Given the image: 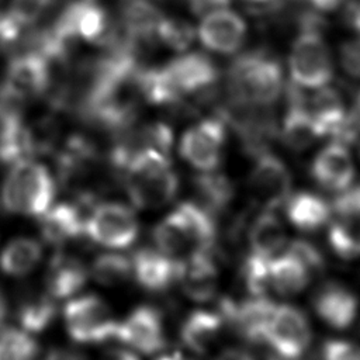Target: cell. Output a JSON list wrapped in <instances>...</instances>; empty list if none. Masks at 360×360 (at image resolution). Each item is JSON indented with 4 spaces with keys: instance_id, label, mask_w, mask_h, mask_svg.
<instances>
[{
    "instance_id": "cell-40",
    "label": "cell",
    "mask_w": 360,
    "mask_h": 360,
    "mask_svg": "<svg viewBox=\"0 0 360 360\" xmlns=\"http://www.w3.org/2000/svg\"><path fill=\"white\" fill-rule=\"evenodd\" d=\"M232 0H186L188 10L195 15H205L211 11L226 8Z\"/></svg>"
},
{
    "instance_id": "cell-13",
    "label": "cell",
    "mask_w": 360,
    "mask_h": 360,
    "mask_svg": "<svg viewBox=\"0 0 360 360\" xmlns=\"http://www.w3.org/2000/svg\"><path fill=\"white\" fill-rule=\"evenodd\" d=\"M276 304L267 297H250L239 304L232 300H222L218 308L225 325L233 329L252 343H264L266 332Z\"/></svg>"
},
{
    "instance_id": "cell-22",
    "label": "cell",
    "mask_w": 360,
    "mask_h": 360,
    "mask_svg": "<svg viewBox=\"0 0 360 360\" xmlns=\"http://www.w3.org/2000/svg\"><path fill=\"white\" fill-rule=\"evenodd\" d=\"M225 322L218 311L195 309L190 312L181 326L180 339L195 354H205L219 339Z\"/></svg>"
},
{
    "instance_id": "cell-18",
    "label": "cell",
    "mask_w": 360,
    "mask_h": 360,
    "mask_svg": "<svg viewBox=\"0 0 360 360\" xmlns=\"http://www.w3.org/2000/svg\"><path fill=\"white\" fill-rule=\"evenodd\" d=\"M41 152L37 129L25 122L21 112L0 115V165L31 160Z\"/></svg>"
},
{
    "instance_id": "cell-6",
    "label": "cell",
    "mask_w": 360,
    "mask_h": 360,
    "mask_svg": "<svg viewBox=\"0 0 360 360\" xmlns=\"http://www.w3.org/2000/svg\"><path fill=\"white\" fill-rule=\"evenodd\" d=\"M63 319L69 338L77 343L93 345L115 339L118 322L108 305L94 294L69 301L63 309Z\"/></svg>"
},
{
    "instance_id": "cell-15",
    "label": "cell",
    "mask_w": 360,
    "mask_h": 360,
    "mask_svg": "<svg viewBox=\"0 0 360 360\" xmlns=\"http://www.w3.org/2000/svg\"><path fill=\"white\" fill-rule=\"evenodd\" d=\"M312 179L325 190L340 193L354 181L356 169L349 146L338 141L326 143L311 162Z\"/></svg>"
},
{
    "instance_id": "cell-28",
    "label": "cell",
    "mask_w": 360,
    "mask_h": 360,
    "mask_svg": "<svg viewBox=\"0 0 360 360\" xmlns=\"http://www.w3.org/2000/svg\"><path fill=\"white\" fill-rule=\"evenodd\" d=\"M42 246L31 238H15L0 252V270L11 277L30 274L41 262Z\"/></svg>"
},
{
    "instance_id": "cell-29",
    "label": "cell",
    "mask_w": 360,
    "mask_h": 360,
    "mask_svg": "<svg viewBox=\"0 0 360 360\" xmlns=\"http://www.w3.org/2000/svg\"><path fill=\"white\" fill-rule=\"evenodd\" d=\"M90 273L98 284L118 287L132 277V260L121 253H101L93 260Z\"/></svg>"
},
{
    "instance_id": "cell-17",
    "label": "cell",
    "mask_w": 360,
    "mask_h": 360,
    "mask_svg": "<svg viewBox=\"0 0 360 360\" xmlns=\"http://www.w3.org/2000/svg\"><path fill=\"white\" fill-rule=\"evenodd\" d=\"M312 305L318 318L338 330L350 328L359 312L356 292L338 281L322 284L314 294Z\"/></svg>"
},
{
    "instance_id": "cell-44",
    "label": "cell",
    "mask_w": 360,
    "mask_h": 360,
    "mask_svg": "<svg viewBox=\"0 0 360 360\" xmlns=\"http://www.w3.org/2000/svg\"><path fill=\"white\" fill-rule=\"evenodd\" d=\"M101 360H141L134 352H129L127 349H111L108 350Z\"/></svg>"
},
{
    "instance_id": "cell-5",
    "label": "cell",
    "mask_w": 360,
    "mask_h": 360,
    "mask_svg": "<svg viewBox=\"0 0 360 360\" xmlns=\"http://www.w3.org/2000/svg\"><path fill=\"white\" fill-rule=\"evenodd\" d=\"M288 70L291 82L304 90H318L332 82L333 58L322 32L300 30L290 49Z\"/></svg>"
},
{
    "instance_id": "cell-3",
    "label": "cell",
    "mask_w": 360,
    "mask_h": 360,
    "mask_svg": "<svg viewBox=\"0 0 360 360\" xmlns=\"http://www.w3.org/2000/svg\"><path fill=\"white\" fill-rule=\"evenodd\" d=\"M120 177L131 202L141 210L162 208L179 191V177L169 155L155 149L134 155Z\"/></svg>"
},
{
    "instance_id": "cell-9",
    "label": "cell",
    "mask_w": 360,
    "mask_h": 360,
    "mask_svg": "<svg viewBox=\"0 0 360 360\" xmlns=\"http://www.w3.org/2000/svg\"><path fill=\"white\" fill-rule=\"evenodd\" d=\"M51 66L49 60L35 51L17 53L7 65L0 90L24 105L48 90L52 80Z\"/></svg>"
},
{
    "instance_id": "cell-11",
    "label": "cell",
    "mask_w": 360,
    "mask_h": 360,
    "mask_svg": "<svg viewBox=\"0 0 360 360\" xmlns=\"http://www.w3.org/2000/svg\"><path fill=\"white\" fill-rule=\"evenodd\" d=\"M276 357L294 360L311 343V326L302 311L292 305H277L266 332V342Z\"/></svg>"
},
{
    "instance_id": "cell-23",
    "label": "cell",
    "mask_w": 360,
    "mask_h": 360,
    "mask_svg": "<svg viewBox=\"0 0 360 360\" xmlns=\"http://www.w3.org/2000/svg\"><path fill=\"white\" fill-rule=\"evenodd\" d=\"M283 207L291 225L302 232L318 231L332 218L330 202L311 191L291 193Z\"/></svg>"
},
{
    "instance_id": "cell-8",
    "label": "cell",
    "mask_w": 360,
    "mask_h": 360,
    "mask_svg": "<svg viewBox=\"0 0 360 360\" xmlns=\"http://www.w3.org/2000/svg\"><path fill=\"white\" fill-rule=\"evenodd\" d=\"M248 186L256 207L274 211L285 204L292 190V177L285 162L271 150L257 155Z\"/></svg>"
},
{
    "instance_id": "cell-41",
    "label": "cell",
    "mask_w": 360,
    "mask_h": 360,
    "mask_svg": "<svg viewBox=\"0 0 360 360\" xmlns=\"http://www.w3.org/2000/svg\"><path fill=\"white\" fill-rule=\"evenodd\" d=\"M309 7L319 13H332L342 7H346L352 0H307Z\"/></svg>"
},
{
    "instance_id": "cell-46",
    "label": "cell",
    "mask_w": 360,
    "mask_h": 360,
    "mask_svg": "<svg viewBox=\"0 0 360 360\" xmlns=\"http://www.w3.org/2000/svg\"><path fill=\"white\" fill-rule=\"evenodd\" d=\"M156 360H193V359L184 356V354L180 353V352H173V353H167V354L159 356Z\"/></svg>"
},
{
    "instance_id": "cell-32",
    "label": "cell",
    "mask_w": 360,
    "mask_h": 360,
    "mask_svg": "<svg viewBox=\"0 0 360 360\" xmlns=\"http://www.w3.org/2000/svg\"><path fill=\"white\" fill-rule=\"evenodd\" d=\"M194 37V27L181 17L163 15L156 31V39L176 52H184L193 44Z\"/></svg>"
},
{
    "instance_id": "cell-7",
    "label": "cell",
    "mask_w": 360,
    "mask_h": 360,
    "mask_svg": "<svg viewBox=\"0 0 360 360\" xmlns=\"http://www.w3.org/2000/svg\"><path fill=\"white\" fill-rule=\"evenodd\" d=\"M139 233L138 218L121 202L96 204L86 217L84 235L97 245L122 249L132 245Z\"/></svg>"
},
{
    "instance_id": "cell-36",
    "label": "cell",
    "mask_w": 360,
    "mask_h": 360,
    "mask_svg": "<svg viewBox=\"0 0 360 360\" xmlns=\"http://www.w3.org/2000/svg\"><path fill=\"white\" fill-rule=\"evenodd\" d=\"M288 253L298 257L302 264L312 273V271H321L325 266V259L321 255V252L311 243L302 239L292 240L287 249Z\"/></svg>"
},
{
    "instance_id": "cell-27",
    "label": "cell",
    "mask_w": 360,
    "mask_h": 360,
    "mask_svg": "<svg viewBox=\"0 0 360 360\" xmlns=\"http://www.w3.org/2000/svg\"><path fill=\"white\" fill-rule=\"evenodd\" d=\"M269 271L271 290L284 297L300 294L311 278V271L288 252L270 259Z\"/></svg>"
},
{
    "instance_id": "cell-16",
    "label": "cell",
    "mask_w": 360,
    "mask_h": 360,
    "mask_svg": "<svg viewBox=\"0 0 360 360\" xmlns=\"http://www.w3.org/2000/svg\"><path fill=\"white\" fill-rule=\"evenodd\" d=\"M186 297L195 302L214 298L218 287V267L212 252H197L177 260V278Z\"/></svg>"
},
{
    "instance_id": "cell-45",
    "label": "cell",
    "mask_w": 360,
    "mask_h": 360,
    "mask_svg": "<svg viewBox=\"0 0 360 360\" xmlns=\"http://www.w3.org/2000/svg\"><path fill=\"white\" fill-rule=\"evenodd\" d=\"M349 118H350L352 125L360 134V90L356 93V96L353 98V104L349 110Z\"/></svg>"
},
{
    "instance_id": "cell-43",
    "label": "cell",
    "mask_w": 360,
    "mask_h": 360,
    "mask_svg": "<svg viewBox=\"0 0 360 360\" xmlns=\"http://www.w3.org/2000/svg\"><path fill=\"white\" fill-rule=\"evenodd\" d=\"M215 360H255L253 356L242 349H225L222 350Z\"/></svg>"
},
{
    "instance_id": "cell-21",
    "label": "cell",
    "mask_w": 360,
    "mask_h": 360,
    "mask_svg": "<svg viewBox=\"0 0 360 360\" xmlns=\"http://www.w3.org/2000/svg\"><path fill=\"white\" fill-rule=\"evenodd\" d=\"M87 277L89 270L82 259L58 252L48 263L45 274L46 292L55 300L68 298L86 285Z\"/></svg>"
},
{
    "instance_id": "cell-2",
    "label": "cell",
    "mask_w": 360,
    "mask_h": 360,
    "mask_svg": "<svg viewBox=\"0 0 360 360\" xmlns=\"http://www.w3.org/2000/svg\"><path fill=\"white\" fill-rule=\"evenodd\" d=\"M217 238L214 215L195 201L180 202L153 229L156 249L172 259L212 252Z\"/></svg>"
},
{
    "instance_id": "cell-19",
    "label": "cell",
    "mask_w": 360,
    "mask_h": 360,
    "mask_svg": "<svg viewBox=\"0 0 360 360\" xmlns=\"http://www.w3.org/2000/svg\"><path fill=\"white\" fill-rule=\"evenodd\" d=\"M86 210L76 201L60 202L41 215L39 233L45 243L62 246L84 235Z\"/></svg>"
},
{
    "instance_id": "cell-25",
    "label": "cell",
    "mask_w": 360,
    "mask_h": 360,
    "mask_svg": "<svg viewBox=\"0 0 360 360\" xmlns=\"http://www.w3.org/2000/svg\"><path fill=\"white\" fill-rule=\"evenodd\" d=\"M15 319L27 333L37 335L51 326L56 316V304L46 291L22 294L15 305Z\"/></svg>"
},
{
    "instance_id": "cell-10",
    "label": "cell",
    "mask_w": 360,
    "mask_h": 360,
    "mask_svg": "<svg viewBox=\"0 0 360 360\" xmlns=\"http://www.w3.org/2000/svg\"><path fill=\"white\" fill-rule=\"evenodd\" d=\"M226 141V124L214 114L191 125L181 136V158L200 172L217 170Z\"/></svg>"
},
{
    "instance_id": "cell-20",
    "label": "cell",
    "mask_w": 360,
    "mask_h": 360,
    "mask_svg": "<svg viewBox=\"0 0 360 360\" xmlns=\"http://www.w3.org/2000/svg\"><path fill=\"white\" fill-rule=\"evenodd\" d=\"M132 276L146 291L167 290L177 278V260L150 248L136 250L132 257Z\"/></svg>"
},
{
    "instance_id": "cell-47",
    "label": "cell",
    "mask_w": 360,
    "mask_h": 360,
    "mask_svg": "<svg viewBox=\"0 0 360 360\" xmlns=\"http://www.w3.org/2000/svg\"><path fill=\"white\" fill-rule=\"evenodd\" d=\"M6 316H7V302L3 297V294L0 292V329L6 321Z\"/></svg>"
},
{
    "instance_id": "cell-14",
    "label": "cell",
    "mask_w": 360,
    "mask_h": 360,
    "mask_svg": "<svg viewBox=\"0 0 360 360\" xmlns=\"http://www.w3.org/2000/svg\"><path fill=\"white\" fill-rule=\"evenodd\" d=\"M197 34L207 49L229 55L236 53L245 44L248 27L238 13L219 8L204 15Z\"/></svg>"
},
{
    "instance_id": "cell-12",
    "label": "cell",
    "mask_w": 360,
    "mask_h": 360,
    "mask_svg": "<svg viewBox=\"0 0 360 360\" xmlns=\"http://www.w3.org/2000/svg\"><path fill=\"white\" fill-rule=\"evenodd\" d=\"M115 339L143 354H155L166 346L163 315L150 305H141L118 322Z\"/></svg>"
},
{
    "instance_id": "cell-4",
    "label": "cell",
    "mask_w": 360,
    "mask_h": 360,
    "mask_svg": "<svg viewBox=\"0 0 360 360\" xmlns=\"http://www.w3.org/2000/svg\"><path fill=\"white\" fill-rule=\"evenodd\" d=\"M55 197V183L49 170L37 162L13 165L1 188L3 208L10 214L41 217Z\"/></svg>"
},
{
    "instance_id": "cell-34",
    "label": "cell",
    "mask_w": 360,
    "mask_h": 360,
    "mask_svg": "<svg viewBox=\"0 0 360 360\" xmlns=\"http://www.w3.org/2000/svg\"><path fill=\"white\" fill-rule=\"evenodd\" d=\"M53 0H11L7 15L22 30L31 28L49 10Z\"/></svg>"
},
{
    "instance_id": "cell-38",
    "label": "cell",
    "mask_w": 360,
    "mask_h": 360,
    "mask_svg": "<svg viewBox=\"0 0 360 360\" xmlns=\"http://www.w3.org/2000/svg\"><path fill=\"white\" fill-rule=\"evenodd\" d=\"M340 63L349 76L360 80V37L342 44Z\"/></svg>"
},
{
    "instance_id": "cell-30",
    "label": "cell",
    "mask_w": 360,
    "mask_h": 360,
    "mask_svg": "<svg viewBox=\"0 0 360 360\" xmlns=\"http://www.w3.org/2000/svg\"><path fill=\"white\" fill-rule=\"evenodd\" d=\"M328 240L333 253L340 259L360 257V221L335 218L329 226Z\"/></svg>"
},
{
    "instance_id": "cell-24",
    "label": "cell",
    "mask_w": 360,
    "mask_h": 360,
    "mask_svg": "<svg viewBox=\"0 0 360 360\" xmlns=\"http://www.w3.org/2000/svg\"><path fill=\"white\" fill-rule=\"evenodd\" d=\"M250 253L263 259H273L284 248L287 236L281 221L273 211L262 210L253 219L249 233Z\"/></svg>"
},
{
    "instance_id": "cell-37",
    "label": "cell",
    "mask_w": 360,
    "mask_h": 360,
    "mask_svg": "<svg viewBox=\"0 0 360 360\" xmlns=\"http://www.w3.org/2000/svg\"><path fill=\"white\" fill-rule=\"evenodd\" d=\"M322 360H360V346L343 339H329L322 345Z\"/></svg>"
},
{
    "instance_id": "cell-42",
    "label": "cell",
    "mask_w": 360,
    "mask_h": 360,
    "mask_svg": "<svg viewBox=\"0 0 360 360\" xmlns=\"http://www.w3.org/2000/svg\"><path fill=\"white\" fill-rule=\"evenodd\" d=\"M44 360H86V357L73 349H52Z\"/></svg>"
},
{
    "instance_id": "cell-35",
    "label": "cell",
    "mask_w": 360,
    "mask_h": 360,
    "mask_svg": "<svg viewBox=\"0 0 360 360\" xmlns=\"http://www.w3.org/2000/svg\"><path fill=\"white\" fill-rule=\"evenodd\" d=\"M330 208L332 215L336 218L360 221V184H352L346 190L336 193Z\"/></svg>"
},
{
    "instance_id": "cell-33",
    "label": "cell",
    "mask_w": 360,
    "mask_h": 360,
    "mask_svg": "<svg viewBox=\"0 0 360 360\" xmlns=\"http://www.w3.org/2000/svg\"><path fill=\"white\" fill-rule=\"evenodd\" d=\"M270 259H263L249 253L242 264V278L250 297H269L271 290Z\"/></svg>"
},
{
    "instance_id": "cell-26",
    "label": "cell",
    "mask_w": 360,
    "mask_h": 360,
    "mask_svg": "<svg viewBox=\"0 0 360 360\" xmlns=\"http://www.w3.org/2000/svg\"><path fill=\"white\" fill-rule=\"evenodd\" d=\"M193 187L197 197L195 202L214 217L225 211L235 197L232 180L226 174L215 170L197 174L193 179Z\"/></svg>"
},
{
    "instance_id": "cell-1",
    "label": "cell",
    "mask_w": 360,
    "mask_h": 360,
    "mask_svg": "<svg viewBox=\"0 0 360 360\" xmlns=\"http://www.w3.org/2000/svg\"><path fill=\"white\" fill-rule=\"evenodd\" d=\"M280 59L266 48L238 55L225 75V98L238 104L273 107L284 93Z\"/></svg>"
},
{
    "instance_id": "cell-31",
    "label": "cell",
    "mask_w": 360,
    "mask_h": 360,
    "mask_svg": "<svg viewBox=\"0 0 360 360\" xmlns=\"http://www.w3.org/2000/svg\"><path fill=\"white\" fill-rule=\"evenodd\" d=\"M39 346L37 340L15 328L0 332V360H37Z\"/></svg>"
},
{
    "instance_id": "cell-39",
    "label": "cell",
    "mask_w": 360,
    "mask_h": 360,
    "mask_svg": "<svg viewBox=\"0 0 360 360\" xmlns=\"http://www.w3.org/2000/svg\"><path fill=\"white\" fill-rule=\"evenodd\" d=\"M245 7L257 17H276L281 10L285 8L287 0H242Z\"/></svg>"
}]
</instances>
